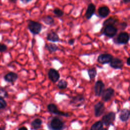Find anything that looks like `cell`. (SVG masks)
<instances>
[{"instance_id": "6da1fadb", "label": "cell", "mask_w": 130, "mask_h": 130, "mask_svg": "<svg viewBox=\"0 0 130 130\" xmlns=\"http://www.w3.org/2000/svg\"><path fill=\"white\" fill-rule=\"evenodd\" d=\"M27 28L32 35H39L42 29V24L39 22L29 20L27 21Z\"/></svg>"}, {"instance_id": "7a4b0ae2", "label": "cell", "mask_w": 130, "mask_h": 130, "mask_svg": "<svg viewBox=\"0 0 130 130\" xmlns=\"http://www.w3.org/2000/svg\"><path fill=\"white\" fill-rule=\"evenodd\" d=\"M116 113L113 111H111L105 114L102 118V121L106 126L113 125L115 120Z\"/></svg>"}, {"instance_id": "3957f363", "label": "cell", "mask_w": 130, "mask_h": 130, "mask_svg": "<svg viewBox=\"0 0 130 130\" xmlns=\"http://www.w3.org/2000/svg\"><path fill=\"white\" fill-rule=\"evenodd\" d=\"M117 31V28L114 25H108L104 27V29L102 31V34L107 37L112 38L115 36Z\"/></svg>"}, {"instance_id": "277c9868", "label": "cell", "mask_w": 130, "mask_h": 130, "mask_svg": "<svg viewBox=\"0 0 130 130\" xmlns=\"http://www.w3.org/2000/svg\"><path fill=\"white\" fill-rule=\"evenodd\" d=\"M106 110V107L105 106L104 103L100 101L96 103L94 106V114L96 117H100L105 112Z\"/></svg>"}, {"instance_id": "5b68a950", "label": "cell", "mask_w": 130, "mask_h": 130, "mask_svg": "<svg viewBox=\"0 0 130 130\" xmlns=\"http://www.w3.org/2000/svg\"><path fill=\"white\" fill-rule=\"evenodd\" d=\"M113 58V56L111 54L102 53L98 56L97 61L102 64H105L110 63Z\"/></svg>"}, {"instance_id": "8992f818", "label": "cell", "mask_w": 130, "mask_h": 130, "mask_svg": "<svg viewBox=\"0 0 130 130\" xmlns=\"http://www.w3.org/2000/svg\"><path fill=\"white\" fill-rule=\"evenodd\" d=\"M114 89L111 87L105 89L101 95L102 101L105 102L109 101L114 95Z\"/></svg>"}, {"instance_id": "52a82bcc", "label": "cell", "mask_w": 130, "mask_h": 130, "mask_svg": "<svg viewBox=\"0 0 130 130\" xmlns=\"http://www.w3.org/2000/svg\"><path fill=\"white\" fill-rule=\"evenodd\" d=\"M129 39V35L126 31H122L118 35L116 41L118 44L125 45L128 43Z\"/></svg>"}, {"instance_id": "ba28073f", "label": "cell", "mask_w": 130, "mask_h": 130, "mask_svg": "<svg viewBox=\"0 0 130 130\" xmlns=\"http://www.w3.org/2000/svg\"><path fill=\"white\" fill-rule=\"evenodd\" d=\"M105 85L102 80H98L94 85V91L95 95L96 96H101L103 92L105 90Z\"/></svg>"}, {"instance_id": "9c48e42d", "label": "cell", "mask_w": 130, "mask_h": 130, "mask_svg": "<svg viewBox=\"0 0 130 130\" xmlns=\"http://www.w3.org/2000/svg\"><path fill=\"white\" fill-rule=\"evenodd\" d=\"M85 102V98L82 94H78L72 98L70 104L73 106L80 107Z\"/></svg>"}, {"instance_id": "30bf717a", "label": "cell", "mask_w": 130, "mask_h": 130, "mask_svg": "<svg viewBox=\"0 0 130 130\" xmlns=\"http://www.w3.org/2000/svg\"><path fill=\"white\" fill-rule=\"evenodd\" d=\"M50 126L52 130H61L63 127V123L58 118L54 117L51 120Z\"/></svg>"}, {"instance_id": "8fae6325", "label": "cell", "mask_w": 130, "mask_h": 130, "mask_svg": "<svg viewBox=\"0 0 130 130\" xmlns=\"http://www.w3.org/2000/svg\"><path fill=\"white\" fill-rule=\"evenodd\" d=\"M49 79L53 83L58 81L60 78V74L58 71L54 68H50L48 72Z\"/></svg>"}, {"instance_id": "7c38bea8", "label": "cell", "mask_w": 130, "mask_h": 130, "mask_svg": "<svg viewBox=\"0 0 130 130\" xmlns=\"http://www.w3.org/2000/svg\"><path fill=\"white\" fill-rule=\"evenodd\" d=\"M47 109L49 112L54 114H57L64 116H69L70 115L68 113H64L63 112H61L58 110L56 105H55L54 104L51 103L48 104L47 106Z\"/></svg>"}, {"instance_id": "4fadbf2b", "label": "cell", "mask_w": 130, "mask_h": 130, "mask_svg": "<svg viewBox=\"0 0 130 130\" xmlns=\"http://www.w3.org/2000/svg\"><path fill=\"white\" fill-rule=\"evenodd\" d=\"M123 65V60L117 57H114L110 63V66L114 69L121 70Z\"/></svg>"}, {"instance_id": "5bb4252c", "label": "cell", "mask_w": 130, "mask_h": 130, "mask_svg": "<svg viewBox=\"0 0 130 130\" xmlns=\"http://www.w3.org/2000/svg\"><path fill=\"white\" fill-rule=\"evenodd\" d=\"M95 6L93 3H90L88 4L87 9L85 12V16L87 20L90 19L92 17L95 11Z\"/></svg>"}, {"instance_id": "9a60e30c", "label": "cell", "mask_w": 130, "mask_h": 130, "mask_svg": "<svg viewBox=\"0 0 130 130\" xmlns=\"http://www.w3.org/2000/svg\"><path fill=\"white\" fill-rule=\"evenodd\" d=\"M46 40L52 43H56L60 41V38L59 36L56 32L53 30H51L47 33L46 36Z\"/></svg>"}, {"instance_id": "2e32d148", "label": "cell", "mask_w": 130, "mask_h": 130, "mask_svg": "<svg viewBox=\"0 0 130 130\" xmlns=\"http://www.w3.org/2000/svg\"><path fill=\"white\" fill-rule=\"evenodd\" d=\"M18 75L17 73L13 72H10L6 74L4 77V80L7 82L10 83L15 82L18 79Z\"/></svg>"}, {"instance_id": "e0dca14e", "label": "cell", "mask_w": 130, "mask_h": 130, "mask_svg": "<svg viewBox=\"0 0 130 130\" xmlns=\"http://www.w3.org/2000/svg\"><path fill=\"white\" fill-rule=\"evenodd\" d=\"M98 15L101 18H106L110 14V10L108 7L107 6H101L98 10Z\"/></svg>"}, {"instance_id": "ac0fdd59", "label": "cell", "mask_w": 130, "mask_h": 130, "mask_svg": "<svg viewBox=\"0 0 130 130\" xmlns=\"http://www.w3.org/2000/svg\"><path fill=\"white\" fill-rule=\"evenodd\" d=\"M119 117L120 120L122 122H126L127 121L129 117V110H128L126 108H124L121 110Z\"/></svg>"}, {"instance_id": "d6986e66", "label": "cell", "mask_w": 130, "mask_h": 130, "mask_svg": "<svg viewBox=\"0 0 130 130\" xmlns=\"http://www.w3.org/2000/svg\"><path fill=\"white\" fill-rule=\"evenodd\" d=\"M119 21V19L117 17L115 16H111L106 19L103 23V27L108 25H114Z\"/></svg>"}, {"instance_id": "ffe728a7", "label": "cell", "mask_w": 130, "mask_h": 130, "mask_svg": "<svg viewBox=\"0 0 130 130\" xmlns=\"http://www.w3.org/2000/svg\"><path fill=\"white\" fill-rule=\"evenodd\" d=\"M45 48L51 53L55 52L59 49L58 46L53 43H46L45 45Z\"/></svg>"}, {"instance_id": "44dd1931", "label": "cell", "mask_w": 130, "mask_h": 130, "mask_svg": "<svg viewBox=\"0 0 130 130\" xmlns=\"http://www.w3.org/2000/svg\"><path fill=\"white\" fill-rule=\"evenodd\" d=\"M42 21L46 25H51L54 23V18L50 15H46L42 18Z\"/></svg>"}, {"instance_id": "7402d4cb", "label": "cell", "mask_w": 130, "mask_h": 130, "mask_svg": "<svg viewBox=\"0 0 130 130\" xmlns=\"http://www.w3.org/2000/svg\"><path fill=\"white\" fill-rule=\"evenodd\" d=\"M87 74L89 76V79L92 80L95 78L96 76L97 75V71L95 68H90L87 70Z\"/></svg>"}, {"instance_id": "603a6c76", "label": "cell", "mask_w": 130, "mask_h": 130, "mask_svg": "<svg viewBox=\"0 0 130 130\" xmlns=\"http://www.w3.org/2000/svg\"><path fill=\"white\" fill-rule=\"evenodd\" d=\"M103 126V123L102 121L99 120L94 122L90 127V130H101Z\"/></svg>"}, {"instance_id": "cb8c5ba5", "label": "cell", "mask_w": 130, "mask_h": 130, "mask_svg": "<svg viewBox=\"0 0 130 130\" xmlns=\"http://www.w3.org/2000/svg\"><path fill=\"white\" fill-rule=\"evenodd\" d=\"M42 120L40 118L35 119L31 123V126L35 129H37V128H39L41 126V125H42Z\"/></svg>"}, {"instance_id": "d4e9b609", "label": "cell", "mask_w": 130, "mask_h": 130, "mask_svg": "<svg viewBox=\"0 0 130 130\" xmlns=\"http://www.w3.org/2000/svg\"><path fill=\"white\" fill-rule=\"evenodd\" d=\"M68 86V82L63 79H61L59 80L57 83V87L60 89H66Z\"/></svg>"}, {"instance_id": "484cf974", "label": "cell", "mask_w": 130, "mask_h": 130, "mask_svg": "<svg viewBox=\"0 0 130 130\" xmlns=\"http://www.w3.org/2000/svg\"><path fill=\"white\" fill-rule=\"evenodd\" d=\"M54 15L56 17H61L64 15V12L59 8H55L53 10Z\"/></svg>"}, {"instance_id": "4316f807", "label": "cell", "mask_w": 130, "mask_h": 130, "mask_svg": "<svg viewBox=\"0 0 130 130\" xmlns=\"http://www.w3.org/2000/svg\"><path fill=\"white\" fill-rule=\"evenodd\" d=\"M7 104L3 96H0V109H4L7 107Z\"/></svg>"}, {"instance_id": "83f0119b", "label": "cell", "mask_w": 130, "mask_h": 130, "mask_svg": "<svg viewBox=\"0 0 130 130\" xmlns=\"http://www.w3.org/2000/svg\"><path fill=\"white\" fill-rule=\"evenodd\" d=\"M8 49L7 46L4 43H0V52H5Z\"/></svg>"}, {"instance_id": "f1b7e54d", "label": "cell", "mask_w": 130, "mask_h": 130, "mask_svg": "<svg viewBox=\"0 0 130 130\" xmlns=\"http://www.w3.org/2000/svg\"><path fill=\"white\" fill-rule=\"evenodd\" d=\"M127 23L126 22H122L120 23V27L122 30H124L127 26Z\"/></svg>"}, {"instance_id": "f546056e", "label": "cell", "mask_w": 130, "mask_h": 130, "mask_svg": "<svg viewBox=\"0 0 130 130\" xmlns=\"http://www.w3.org/2000/svg\"><path fill=\"white\" fill-rule=\"evenodd\" d=\"M75 39L74 38H72V39H70V40H69L68 43L70 46H73L75 44Z\"/></svg>"}, {"instance_id": "4dcf8cb0", "label": "cell", "mask_w": 130, "mask_h": 130, "mask_svg": "<svg viewBox=\"0 0 130 130\" xmlns=\"http://www.w3.org/2000/svg\"><path fill=\"white\" fill-rule=\"evenodd\" d=\"M22 3L24 4H27L29 3H30L32 0H20Z\"/></svg>"}, {"instance_id": "1f68e13d", "label": "cell", "mask_w": 130, "mask_h": 130, "mask_svg": "<svg viewBox=\"0 0 130 130\" xmlns=\"http://www.w3.org/2000/svg\"><path fill=\"white\" fill-rule=\"evenodd\" d=\"M18 0H8V1L11 3H13V4H16L17 3Z\"/></svg>"}, {"instance_id": "d6a6232c", "label": "cell", "mask_w": 130, "mask_h": 130, "mask_svg": "<svg viewBox=\"0 0 130 130\" xmlns=\"http://www.w3.org/2000/svg\"><path fill=\"white\" fill-rule=\"evenodd\" d=\"M126 64L128 66H130V57H129L127 58V59H126Z\"/></svg>"}, {"instance_id": "836d02e7", "label": "cell", "mask_w": 130, "mask_h": 130, "mask_svg": "<svg viewBox=\"0 0 130 130\" xmlns=\"http://www.w3.org/2000/svg\"><path fill=\"white\" fill-rule=\"evenodd\" d=\"M18 130H28L27 128L26 127H24V126H22L21 127H20Z\"/></svg>"}, {"instance_id": "e575fe53", "label": "cell", "mask_w": 130, "mask_h": 130, "mask_svg": "<svg viewBox=\"0 0 130 130\" xmlns=\"http://www.w3.org/2000/svg\"><path fill=\"white\" fill-rule=\"evenodd\" d=\"M124 4H128L130 3V0H122Z\"/></svg>"}, {"instance_id": "d590c367", "label": "cell", "mask_w": 130, "mask_h": 130, "mask_svg": "<svg viewBox=\"0 0 130 130\" xmlns=\"http://www.w3.org/2000/svg\"><path fill=\"white\" fill-rule=\"evenodd\" d=\"M5 126H2L0 127V130H5Z\"/></svg>"}, {"instance_id": "8d00e7d4", "label": "cell", "mask_w": 130, "mask_h": 130, "mask_svg": "<svg viewBox=\"0 0 130 130\" xmlns=\"http://www.w3.org/2000/svg\"><path fill=\"white\" fill-rule=\"evenodd\" d=\"M101 130H108L107 128H102Z\"/></svg>"}, {"instance_id": "74e56055", "label": "cell", "mask_w": 130, "mask_h": 130, "mask_svg": "<svg viewBox=\"0 0 130 130\" xmlns=\"http://www.w3.org/2000/svg\"><path fill=\"white\" fill-rule=\"evenodd\" d=\"M129 117H130V110H129Z\"/></svg>"}, {"instance_id": "f35d334b", "label": "cell", "mask_w": 130, "mask_h": 130, "mask_svg": "<svg viewBox=\"0 0 130 130\" xmlns=\"http://www.w3.org/2000/svg\"><path fill=\"white\" fill-rule=\"evenodd\" d=\"M129 38H130V35H129Z\"/></svg>"}]
</instances>
